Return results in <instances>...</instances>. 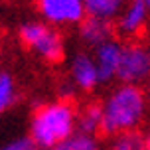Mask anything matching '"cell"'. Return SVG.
Masks as SVG:
<instances>
[{
  "instance_id": "obj_1",
  "label": "cell",
  "mask_w": 150,
  "mask_h": 150,
  "mask_svg": "<svg viewBox=\"0 0 150 150\" xmlns=\"http://www.w3.org/2000/svg\"><path fill=\"white\" fill-rule=\"evenodd\" d=\"M77 115L79 109L69 97L42 103L34 109L30 117L28 136L38 148H55L79 130Z\"/></svg>"
},
{
  "instance_id": "obj_2",
  "label": "cell",
  "mask_w": 150,
  "mask_h": 150,
  "mask_svg": "<svg viewBox=\"0 0 150 150\" xmlns=\"http://www.w3.org/2000/svg\"><path fill=\"white\" fill-rule=\"evenodd\" d=\"M146 91L140 85L120 83L112 87L101 101L103 111V132L109 136L138 130L148 112Z\"/></svg>"
},
{
  "instance_id": "obj_3",
  "label": "cell",
  "mask_w": 150,
  "mask_h": 150,
  "mask_svg": "<svg viewBox=\"0 0 150 150\" xmlns=\"http://www.w3.org/2000/svg\"><path fill=\"white\" fill-rule=\"evenodd\" d=\"M18 40L28 52L47 63H59L65 55V42L59 28L44 20H28L20 24Z\"/></svg>"
},
{
  "instance_id": "obj_4",
  "label": "cell",
  "mask_w": 150,
  "mask_h": 150,
  "mask_svg": "<svg viewBox=\"0 0 150 150\" xmlns=\"http://www.w3.org/2000/svg\"><path fill=\"white\" fill-rule=\"evenodd\" d=\"M38 14L44 22L55 28H71L87 18L83 0H34Z\"/></svg>"
},
{
  "instance_id": "obj_5",
  "label": "cell",
  "mask_w": 150,
  "mask_h": 150,
  "mask_svg": "<svg viewBox=\"0 0 150 150\" xmlns=\"http://www.w3.org/2000/svg\"><path fill=\"white\" fill-rule=\"evenodd\" d=\"M117 79L120 83L140 85L150 79V55L146 45L140 44H127L122 45L120 65Z\"/></svg>"
},
{
  "instance_id": "obj_6",
  "label": "cell",
  "mask_w": 150,
  "mask_h": 150,
  "mask_svg": "<svg viewBox=\"0 0 150 150\" xmlns=\"http://www.w3.org/2000/svg\"><path fill=\"white\" fill-rule=\"evenodd\" d=\"M101 75H99L97 63L93 53L77 52L69 59L67 65V85L73 91L79 93H91L101 85Z\"/></svg>"
},
{
  "instance_id": "obj_7",
  "label": "cell",
  "mask_w": 150,
  "mask_h": 150,
  "mask_svg": "<svg viewBox=\"0 0 150 150\" xmlns=\"http://www.w3.org/2000/svg\"><path fill=\"white\" fill-rule=\"evenodd\" d=\"M150 20V8L144 0H128L117 16V30L125 38H136L144 32Z\"/></svg>"
},
{
  "instance_id": "obj_8",
  "label": "cell",
  "mask_w": 150,
  "mask_h": 150,
  "mask_svg": "<svg viewBox=\"0 0 150 150\" xmlns=\"http://www.w3.org/2000/svg\"><path fill=\"white\" fill-rule=\"evenodd\" d=\"M120 55H122V44H119L117 40H109V42H105V44H101L99 47L93 50V57H95V63H97L103 83L117 79Z\"/></svg>"
},
{
  "instance_id": "obj_9",
  "label": "cell",
  "mask_w": 150,
  "mask_h": 150,
  "mask_svg": "<svg viewBox=\"0 0 150 150\" xmlns=\"http://www.w3.org/2000/svg\"><path fill=\"white\" fill-rule=\"evenodd\" d=\"M79 40L89 47H99L109 40H112V26L109 20L103 18H93L87 16L81 24H79Z\"/></svg>"
},
{
  "instance_id": "obj_10",
  "label": "cell",
  "mask_w": 150,
  "mask_h": 150,
  "mask_svg": "<svg viewBox=\"0 0 150 150\" xmlns=\"http://www.w3.org/2000/svg\"><path fill=\"white\" fill-rule=\"evenodd\" d=\"M77 127L81 132H89V134H99L103 132V111H101V103H87L79 109L77 115Z\"/></svg>"
},
{
  "instance_id": "obj_11",
  "label": "cell",
  "mask_w": 150,
  "mask_h": 150,
  "mask_svg": "<svg viewBox=\"0 0 150 150\" xmlns=\"http://www.w3.org/2000/svg\"><path fill=\"white\" fill-rule=\"evenodd\" d=\"M87 16L93 18H103V20H117L120 10L125 8L128 0H83Z\"/></svg>"
},
{
  "instance_id": "obj_12",
  "label": "cell",
  "mask_w": 150,
  "mask_h": 150,
  "mask_svg": "<svg viewBox=\"0 0 150 150\" xmlns=\"http://www.w3.org/2000/svg\"><path fill=\"white\" fill-rule=\"evenodd\" d=\"M55 150H105L97 134H89V132H81L77 130L73 136H69L65 142L55 146Z\"/></svg>"
},
{
  "instance_id": "obj_13",
  "label": "cell",
  "mask_w": 150,
  "mask_h": 150,
  "mask_svg": "<svg viewBox=\"0 0 150 150\" xmlns=\"http://www.w3.org/2000/svg\"><path fill=\"white\" fill-rule=\"evenodd\" d=\"M105 150H144V138L138 130L120 132L111 136V142L107 144Z\"/></svg>"
},
{
  "instance_id": "obj_14",
  "label": "cell",
  "mask_w": 150,
  "mask_h": 150,
  "mask_svg": "<svg viewBox=\"0 0 150 150\" xmlns=\"http://www.w3.org/2000/svg\"><path fill=\"white\" fill-rule=\"evenodd\" d=\"M18 89H16L14 77L8 71H0V117L14 105Z\"/></svg>"
},
{
  "instance_id": "obj_15",
  "label": "cell",
  "mask_w": 150,
  "mask_h": 150,
  "mask_svg": "<svg viewBox=\"0 0 150 150\" xmlns=\"http://www.w3.org/2000/svg\"><path fill=\"white\" fill-rule=\"evenodd\" d=\"M0 150H38L30 136H16L0 144Z\"/></svg>"
},
{
  "instance_id": "obj_16",
  "label": "cell",
  "mask_w": 150,
  "mask_h": 150,
  "mask_svg": "<svg viewBox=\"0 0 150 150\" xmlns=\"http://www.w3.org/2000/svg\"><path fill=\"white\" fill-rule=\"evenodd\" d=\"M142 138H144V150H150V125H148V128L144 130Z\"/></svg>"
},
{
  "instance_id": "obj_17",
  "label": "cell",
  "mask_w": 150,
  "mask_h": 150,
  "mask_svg": "<svg viewBox=\"0 0 150 150\" xmlns=\"http://www.w3.org/2000/svg\"><path fill=\"white\" fill-rule=\"evenodd\" d=\"M144 91H146V99H148V105H150V79L146 81V89Z\"/></svg>"
},
{
  "instance_id": "obj_18",
  "label": "cell",
  "mask_w": 150,
  "mask_h": 150,
  "mask_svg": "<svg viewBox=\"0 0 150 150\" xmlns=\"http://www.w3.org/2000/svg\"><path fill=\"white\" fill-rule=\"evenodd\" d=\"M146 50H148V55H150V42H148V45H146Z\"/></svg>"
},
{
  "instance_id": "obj_19",
  "label": "cell",
  "mask_w": 150,
  "mask_h": 150,
  "mask_svg": "<svg viewBox=\"0 0 150 150\" xmlns=\"http://www.w3.org/2000/svg\"><path fill=\"white\" fill-rule=\"evenodd\" d=\"M38 150H55V148H38Z\"/></svg>"
},
{
  "instance_id": "obj_20",
  "label": "cell",
  "mask_w": 150,
  "mask_h": 150,
  "mask_svg": "<svg viewBox=\"0 0 150 150\" xmlns=\"http://www.w3.org/2000/svg\"><path fill=\"white\" fill-rule=\"evenodd\" d=\"M144 2H146V4H148V8H150V0H144Z\"/></svg>"
}]
</instances>
